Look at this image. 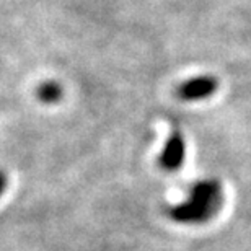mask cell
I'll list each match as a JSON object with an SVG mask.
<instances>
[{"label": "cell", "mask_w": 251, "mask_h": 251, "mask_svg": "<svg viewBox=\"0 0 251 251\" xmlns=\"http://www.w3.org/2000/svg\"><path fill=\"white\" fill-rule=\"evenodd\" d=\"M222 204L220 183L217 179H202L191 188L188 201L170 209V217L181 224H205L220 212Z\"/></svg>", "instance_id": "6da1fadb"}, {"label": "cell", "mask_w": 251, "mask_h": 251, "mask_svg": "<svg viewBox=\"0 0 251 251\" xmlns=\"http://www.w3.org/2000/svg\"><path fill=\"white\" fill-rule=\"evenodd\" d=\"M217 88L219 82L212 75H201V77H194L179 85L176 95L184 101H198V100L212 97L217 92Z\"/></svg>", "instance_id": "7a4b0ae2"}, {"label": "cell", "mask_w": 251, "mask_h": 251, "mask_svg": "<svg viewBox=\"0 0 251 251\" xmlns=\"http://www.w3.org/2000/svg\"><path fill=\"white\" fill-rule=\"evenodd\" d=\"M184 155H186V142L181 132L173 130L168 137L165 149L158 157V165L165 172H176L184 163Z\"/></svg>", "instance_id": "3957f363"}, {"label": "cell", "mask_w": 251, "mask_h": 251, "mask_svg": "<svg viewBox=\"0 0 251 251\" xmlns=\"http://www.w3.org/2000/svg\"><path fill=\"white\" fill-rule=\"evenodd\" d=\"M38 98L43 103H57L62 98V88L56 82H46L38 88Z\"/></svg>", "instance_id": "277c9868"}]
</instances>
